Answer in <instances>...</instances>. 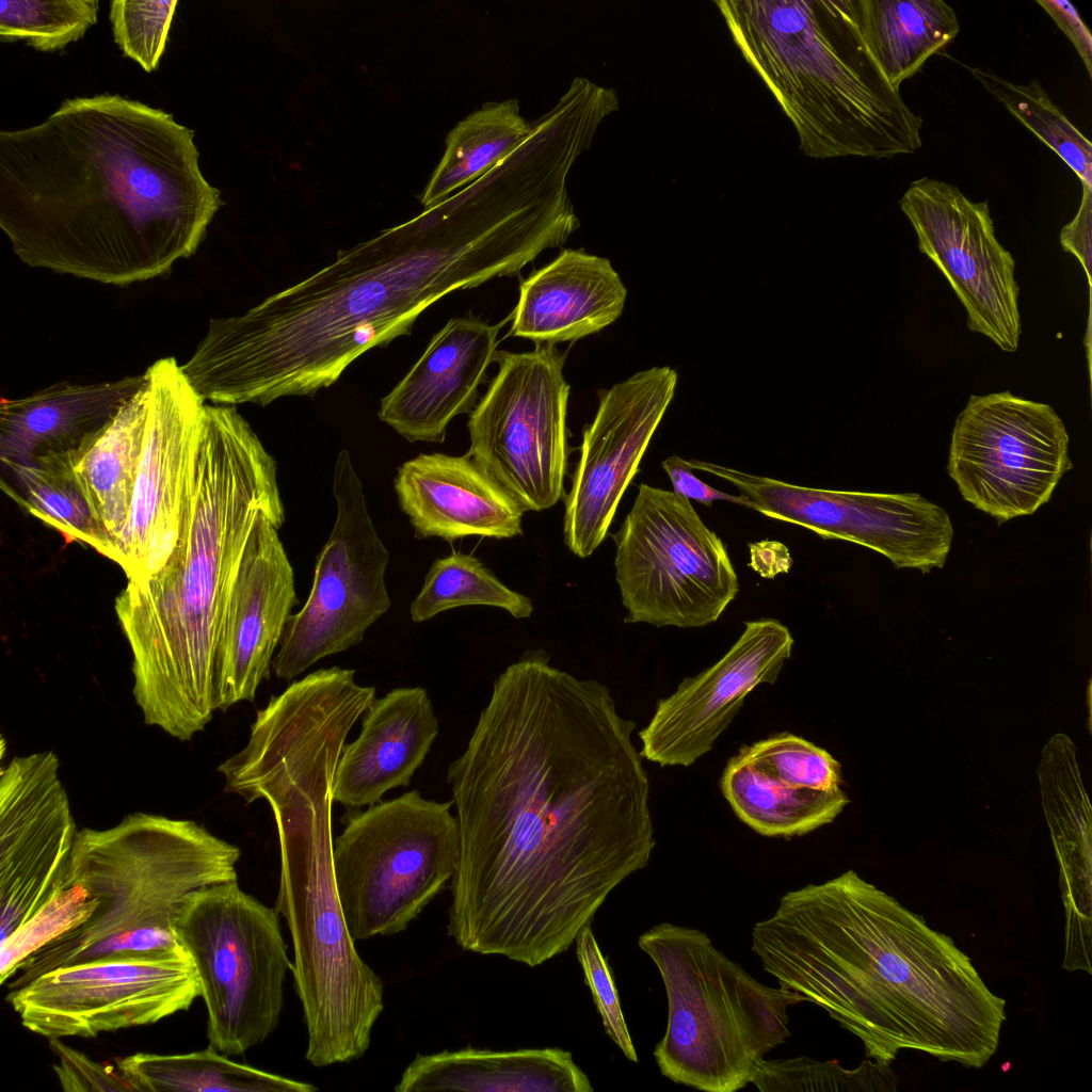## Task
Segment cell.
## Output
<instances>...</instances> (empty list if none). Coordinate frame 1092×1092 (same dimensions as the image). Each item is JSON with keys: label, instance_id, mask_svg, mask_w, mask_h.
Here are the masks:
<instances>
[{"label": "cell", "instance_id": "e575fe53", "mask_svg": "<svg viewBox=\"0 0 1092 1092\" xmlns=\"http://www.w3.org/2000/svg\"><path fill=\"white\" fill-rule=\"evenodd\" d=\"M139 1092H315L312 1083L238 1063L212 1046L182 1055L138 1053L116 1060Z\"/></svg>", "mask_w": 1092, "mask_h": 1092}, {"label": "cell", "instance_id": "f6af8a7d", "mask_svg": "<svg viewBox=\"0 0 1092 1092\" xmlns=\"http://www.w3.org/2000/svg\"><path fill=\"white\" fill-rule=\"evenodd\" d=\"M751 994L757 1012L760 1043L765 1055L790 1035L787 1008L806 1001L804 996L783 987L766 986L752 978Z\"/></svg>", "mask_w": 1092, "mask_h": 1092}, {"label": "cell", "instance_id": "ffe728a7", "mask_svg": "<svg viewBox=\"0 0 1092 1092\" xmlns=\"http://www.w3.org/2000/svg\"><path fill=\"white\" fill-rule=\"evenodd\" d=\"M676 384L674 369L653 367L599 391L597 412L583 429L580 456L563 496L564 544L576 557H590L607 536Z\"/></svg>", "mask_w": 1092, "mask_h": 1092}, {"label": "cell", "instance_id": "603a6c76", "mask_svg": "<svg viewBox=\"0 0 1092 1092\" xmlns=\"http://www.w3.org/2000/svg\"><path fill=\"white\" fill-rule=\"evenodd\" d=\"M841 765L791 733L742 745L720 778L735 815L756 833L790 838L833 822L849 803Z\"/></svg>", "mask_w": 1092, "mask_h": 1092}, {"label": "cell", "instance_id": "4316f807", "mask_svg": "<svg viewBox=\"0 0 1092 1092\" xmlns=\"http://www.w3.org/2000/svg\"><path fill=\"white\" fill-rule=\"evenodd\" d=\"M439 732L422 687H401L374 698L358 737L344 743L333 781V800L354 809L371 806L396 787H407Z\"/></svg>", "mask_w": 1092, "mask_h": 1092}, {"label": "cell", "instance_id": "7bdbcfd3", "mask_svg": "<svg viewBox=\"0 0 1092 1092\" xmlns=\"http://www.w3.org/2000/svg\"><path fill=\"white\" fill-rule=\"evenodd\" d=\"M575 944L585 984L591 990L606 1033L628 1060L638 1062V1055L621 1008L613 974L607 958L599 949L591 925H587L580 931Z\"/></svg>", "mask_w": 1092, "mask_h": 1092}, {"label": "cell", "instance_id": "7dc6e473", "mask_svg": "<svg viewBox=\"0 0 1092 1092\" xmlns=\"http://www.w3.org/2000/svg\"><path fill=\"white\" fill-rule=\"evenodd\" d=\"M661 466L672 483L674 493L688 499H694L707 507H711L716 500H726L750 509V502L745 497L718 491L696 478L688 462L678 455L669 456L662 461Z\"/></svg>", "mask_w": 1092, "mask_h": 1092}, {"label": "cell", "instance_id": "6da1fadb", "mask_svg": "<svg viewBox=\"0 0 1092 1092\" xmlns=\"http://www.w3.org/2000/svg\"><path fill=\"white\" fill-rule=\"evenodd\" d=\"M610 689L526 651L447 770L460 852L448 935L530 967L565 952L656 841L649 781Z\"/></svg>", "mask_w": 1092, "mask_h": 1092}, {"label": "cell", "instance_id": "b9f144b4", "mask_svg": "<svg viewBox=\"0 0 1092 1092\" xmlns=\"http://www.w3.org/2000/svg\"><path fill=\"white\" fill-rule=\"evenodd\" d=\"M176 0H113L109 19L114 42L145 71L158 68L165 51Z\"/></svg>", "mask_w": 1092, "mask_h": 1092}, {"label": "cell", "instance_id": "f546056e", "mask_svg": "<svg viewBox=\"0 0 1092 1092\" xmlns=\"http://www.w3.org/2000/svg\"><path fill=\"white\" fill-rule=\"evenodd\" d=\"M591 1092L569 1051L561 1048L491 1050L466 1047L417 1055L396 1092Z\"/></svg>", "mask_w": 1092, "mask_h": 1092}, {"label": "cell", "instance_id": "ab89813d", "mask_svg": "<svg viewBox=\"0 0 1092 1092\" xmlns=\"http://www.w3.org/2000/svg\"><path fill=\"white\" fill-rule=\"evenodd\" d=\"M752 1083L769 1091H893L897 1077L890 1064L866 1058L849 1070L837 1061H818L808 1057L762 1059Z\"/></svg>", "mask_w": 1092, "mask_h": 1092}, {"label": "cell", "instance_id": "9a60e30c", "mask_svg": "<svg viewBox=\"0 0 1092 1092\" xmlns=\"http://www.w3.org/2000/svg\"><path fill=\"white\" fill-rule=\"evenodd\" d=\"M1072 467L1066 429L1048 404L1009 390L970 396L956 420L948 472L999 524L1033 514Z\"/></svg>", "mask_w": 1092, "mask_h": 1092}, {"label": "cell", "instance_id": "8d00e7d4", "mask_svg": "<svg viewBox=\"0 0 1092 1092\" xmlns=\"http://www.w3.org/2000/svg\"><path fill=\"white\" fill-rule=\"evenodd\" d=\"M971 75L992 97L1053 149L1082 184L1092 187V143L1053 102L1037 79L1017 84L978 67L971 69Z\"/></svg>", "mask_w": 1092, "mask_h": 1092}, {"label": "cell", "instance_id": "8fae6325", "mask_svg": "<svg viewBox=\"0 0 1092 1092\" xmlns=\"http://www.w3.org/2000/svg\"><path fill=\"white\" fill-rule=\"evenodd\" d=\"M452 805L411 790L346 816L333 864L355 942L402 932L450 883L460 852Z\"/></svg>", "mask_w": 1092, "mask_h": 1092}, {"label": "cell", "instance_id": "d6a6232c", "mask_svg": "<svg viewBox=\"0 0 1092 1092\" xmlns=\"http://www.w3.org/2000/svg\"><path fill=\"white\" fill-rule=\"evenodd\" d=\"M855 5L864 42L897 90L960 31L954 10L942 0H855Z\"/></svg>", "mask_w": 1092, "mask_h": 1092}, {"label": "cell", "instance_id": "e0dca14e", "mask_svg": "<svg viewBox=\"0 0 1092 1092\" xmlns=\"http://www.w3.org/2000/svg\"><path fill=\"white\" fill-rule=\"evenodd\" d=\"M690 468L733 484L765 516L885 556L896 568H942L953 539L948 513L918 494L834 491L794 485L700 460Z\"/></svg>", "mask_w": 1092, "mask_h": 1092}, {"label": "cell", "instance_id": "1f68e13d", "mask_svg": "<svg viewBox=\"0 0 1092 1092\" xmlns=\"http://www.w3.org/2000/svg\"><path fill=\"white\" fill-rule=\"evenodd\" d=\"M1043 805L1061 868L1066 920L1091 919V818L1076 750L1059 734L1046 744L1039 770Z\"/></svg>", "mask_w": 1092, "mask_h": 1092}, {"label": "cell", "instance_id": "f1b7e54d", "mask_svg": "<svg viewBox=\"0 0 1092 1092\" xmlns=\"http://www.w3.org/2000/svg\"><path fill=\"white\" fill-rule=\"evenodd\" d=\"M145 373L91 384L61 382L1 399L0 451L5 465L77 447L106 424L145 383Z\"/></svg>", "mask_w": 1092, "mask_h": 1092}, {"label": "cell", "instance_id": "30bf717a", "mask_svg": "<svg viewBox=\"0 0 1092 1092\" xmlns=\"http://www.w3.org/2000/svg\"><path fill=\"white\" fill-rule=\"evenodd\" d=\"M279 916L238 881L195 890L178 909L174 932L199 979L209 1045L223 1055H242L278 1027L292 967Z\"/></svg>", "mask_w": 1092, "mask_h": 1092}, {"label": "cell", "instance_id": "83f0119b", "mask_svg": "<svg viewBox=\"0 0 1092 1092\" xmlns=\"http://www.w3.org/2000/svg\"><path fill=\"white\" fill-rule=\"evenodd\" d=\"M626 296L607 258L565 248L520 283L510 334L536 344L575 341L617 320Z\"/></svg>", "mask_w": 1092, "mask_h": 1092}, {"label": "cell", "instance_id": "3957f363", "mask_svg": "<svg viewBox=\"0 0 1092 1092\" xmlns=\"http://www.w3.org/2000/svg\"><path fill=\"white\" fill-rule=\"evenodd\" d=\"M499 246L443 202L352 247L239 316L211 319L180 365L221 405L315 396L358 356L411 335L443 296L505 276Z\"/></svg>", "mask_w": 1092, "mask_h": 1092}, {"label": "cell", "instance_id": "d4e9b609", "mask_svg": "<svg viewBox=\"0 0 1092 1092\" xmlns=\"http://www.w3.org/2000/svg\"><path fill=\"white\" fill-rule=\"evenodd\" d=\"M499 328L472 316L450 319L381 399L380 420L410 443H443L451 420L477 405Z\"/></svg>", "mask_w": 1092, "mask_h": 1092}, {"label": "cell", "instance_id": "277c9868", "mask_svg": "<svg viewBox=\"0 0 1092 1092\" xmlns=\"http://www.w3.org/2000/svg\"><path fill=\"white\" fill-rule=\"evenodd\" d=\"M752 950L879 1063L913 1049L980 1069L998 1048L1006 1000L950 936L854 870L786 893Z\"/></svg>", "mask_w": 1092, "mask_h": 1092}, {"label": "cell", "instance_id": "d590c367", "mask_svg": "<svg viewBox=\"0 0 1092 1092\" xmlns=\"http://www.w3.org/2000/svg\"><path fill=\"white\" fill-rule=\"evenodd\" d=\"M464 606L500 608L514 619H528L533 612L528 596L503 584L478 558L453 551L432 563L420 592L411 604V619L422 623Z\"/></svg>", "mask_w": 1092, "mask_h": 1092}, {"label": "cell", "instance_id": "8992f818", "mask_svg": "<svg viewBox=\"0 0 1092 1092\" xmlns=\"http://www.w3.org/2000/svg\"><path fill=\"white\" fill-rule=\"evenodd\" d=\"M727 28L810 157L892 158L921 147L922 118L889 85L855 0H719Z\"/></svg>", "mask_w": 1092, "mask_h": 1092}, {"label": "cell", "instance_id": "7c38bea8", "mask_svg": "<svg viewBox=\"0 0 1092 1092\" xmlns=\"http://www.w3.org/2000/svg\"><path fill=\"white\" fill-rule=\"evenodd\" d=\"M613 542L625 623L704 627L739 592L724 543L673 491L640 484Z\"/></svg>", "mask_w": 1092, "mask_h": 1092}, {"label": "cell", "instance_id": "bcb514c9", "mask_svg": "<svg viewBox=\"0 0 1092 1092\" xmlns=\"http://www.w3.org/2000/svg\"><path fill=\"white\" fill-rule=\"evenodd\" d=\"M1063 250L1074 255L1085 270L1091 289L1092 269V187L1082 184L1079 208L1074 219L1060 231Z\"/></svg>", "mask_w": 1092, "mask_h": 1092}, {"label": "cell", "instance_id": "c3c4849f", "mask_svg": "<svg viewBox=\"0 0 1092 1092\" xmlns=\"http://www.w3.org/2000/svg\"><path fill=\"white\" fill-rule=\"evenodd\" d=\"M1044 11L1067 36L1092 77V37L1076 7L1069 1L1038 0Z\"/></svg>", "mask_w": 1092, "mask_h": 1092}, {"label": "cell", "instance_id": "5bb4252c", "mask_svg": "<svg viewBox=\"0 0 1092 1092\" xmlns=\"http://www.w3.org/2000/svg\"><path fill=\"white\" fill-rule=\"evenodd\" d=\"M333 495L337 516L317 558L308 598L288 619L272 661L276 677L287 681L320 659L360 643L391 605L385 583L389 553L348 450L337 456Z\"/></svg>", "mask_w": 1092, "mask_h": 1092}, {"label": "cell", "instance_id": "60d3db41", "mask_svg": "<svg viewBox=\"0 0 1092 1092\" xmlns=\"http://www.w3.org/2000/svg\"><path fill=\"white\" fill-rule=\"evenodd\" d=\"M80 884H65L46 904L0 943V982L5 984L31 953L87 920L98 908Z\"/></svg>", "mask_w": 1092, "mask_h": 1092}, {"label": "cell", "instance_id": "5b68a950", "mask_svg": "<svg viewBox=\"0 0 1092 1092\" xmlns=\"http://www.w3.org/2000/svg\"><path fill=\"white\" fill-rule=\"evenodd\" d=\"M285 511L277 463L235 405H206L181 532L165 565L129 580L115 610L144 722L190 740L215 709L229 597L261 512Z\"/></svg>", "mask_w": 1092, "mask_h": 1092}, {"label": "cell", "instance_id": "ba28073f", "mask_svg": "<svg viewBox=\"0 0 1092 1092\" xmlns=\"http://www.w3.org/2000/svg\"><path fill=\"white\" fill-rule=\"evenodd\" d=\"M240 856L239 847L187 819L134 813L111 829L78 831L65 884H80L99 905L21 961L6 989L64 966L180 948L174 920L182 900L238 881Z\"/></svg>", "mask_w": 1092, "mask_h": 1092}, {"label": "cell", "instance_id": "cb8c5ba5", "mask_svg": "<svg viewBox=\"0 0 1092 1092\" xmlns=\"http://www.w3.org/2000/svg\"><path fill=\"white\" fill-rule=\"evenodd\" d=\"M285 511L261 512L232 584L213 688L215 709L254 702L270 679L274 652L296 604L294 574L278 535Z\"/></svg>", "mask_w": 1092, "mask_h": 1092}, {"label": "cell", "instance_id": "836d02e7", "mask_svg": "<svg viewBox=\"0 0 1092 1092\" xmlns=\"http://www.w3.org/2000/svg\"><path fill=\"white\" fill-rule=\"evenodd\" d=\"M532 123L516 98L485 102L460 121L446 138L444 155L421 195L432 208L494 168L530 134Z\"/></svg>", "mask_w": 1092, "mask_h": 1092}, {"label": "cell", "instance_id": "7a4b0ae2", "mask_svg": "<svg viewBox=\"0 0 1092 1092\" xmlns=\"http://www.w3.org/2000/svg\"><path fill=\"white\" fill-rule=\"evenodd\" d=\"M194 131L127 97L64 100L0 131V227L26 264L126 286L193 255L224 204Z\"/></svg>", "mask_w": 1092, "mask_h": 1092}, {"label": "cell", "instance_id": "4fadbf2b", "mask_svg": "<svg viewBox=\"0 0 1092 1092\" xmlns=\"http://www.w3.org/2000/svg\"><path fill=\"white\" fill-rule=\"evenodd\" d=\"M565 358L552 344L521 353L497 351L498 372L469 415L466 454L525 512L547 510L565 494Z\"/></svg>", "mask_w": 1092, "mask_h": 1092}, {"label": "cell", "instance_id": "d6986e66", "mask_svg": "<svg viewBox=\"0 0 1092 1092\" xmlns=\"http://www.w3.org/2000/svg\"><path fill=\"white\" fill-rule=\"evenodd\" d=\"M899 205L919 251L945 275L967 312L970 331L999 349H1018L1022 321L1015 261L998 241L987 202H973L957 187L922 177Z\"/></svg>", "mask_w": 1092, "mask_h": 1092}, {"label": "cell", "instance_id": "f35d334b", "mask_svg": "<svg viewBox=\"0 0 1092 1092\" xmlns=\"http://www.w3.org/2000/svg\"><path fill=\"white\" fill-rule=\"evenodd\" d=\"M98 11L97 0H1L0 39L22 41L43 52L61 50L84 36Z\"/></svg>", "mask_w": 1092, "mask_h": 1092}, {"label": "cell", "instance_id": "2e32d148", "mask_svg": "<svg viewBox=\"0 0 1092 1092\" xmlns=\"http://www.w3.org/2000/svg\"><path fill=\"white\" fill-rule=\"evenodd\" d=\"M197 997L196 969L180 947L60 967L9 991L6 1000L25 1028L51 1040L156 1024Z\"/></svg>", "mask_w": 1092, "mask_h": 1092}, {"label": "cell", "instance_id": "681fc988", "mask_svg": "<svg viewBox=\"0 0 1092 1092\" xmlns=\"http://www.w3.org/2000/svg\"><path fill=\"white\" fill-rule=\"evenodd\" d=\"M750 566L765 578L788 573L792 565L789 549L776 541H761L750 545Z\"/></svg>", "mask_w": 1092, "mask_h": 1092}, {"label": "cell", "instance_id": "52a82bcc", "mask_svg": "<svg viewBox=\"0 0 1092 1092\" xmlns=\"http://www.w3.org/2000/svg\"><path fill=\"white\" fill-rule=\"evenodd\" d=\"M333 774L294 768L266 781L258 798L273 812L280 851L275 909L286 920L291 973L316 1067L362 1058L384 1010L381 978L355 947L333 864Z\"/></svg>", "mask_w": 1092, "mask_h": 1092}, {"label": "cell", "instance_id": "74e56055", "mask_svg": "<svg viewBox=\"0 0 1092 1092\" xmlns=\"http://www.w3.org/2000/svg\"><path fill=\"white\" fill-rule=\"evenodd\" d=\"M6 466L25 489V498L16 501L61 532L66 544L85 543L97 549L92 513L74 476L67 450L36 456L29 464Z\"/></svg>", "mask_w": 1092, "mask_h": 1092}, {"label": "cell", "instance_id": "44dd1931", "mask_svg": "<svg viewBox=\"0 0 1092 1092\" xmlns=\"http://www.w3.org/2000/svg\"><path fill=\"white\" fill-rule=\"evenodd\" d=\"M51 751L13 757L0 778V943L65 884L78 833Z\"/></svg>", "mask_w": 1092, "mask_h": 1092}, {"label": "cell", "instance_id": "484cf974", "mask_svg": "<svg viewBox=\"0 0 1092 1092\" xmlns=\"http://www.w3.org/2000/svg\"><path fill=\"white\" fill-rule=\"evenodd\" d=\"M394 486L417 539L523 535V508L467 454L420 453L398 468Z\"/></svg>", "mask_w": 1092, "mask_h": 1092}, {"label": "cell", "instance_id": "ac0fdd59", "mask_svg": "<svg viewBox=\"0 0 1092 1092\" xmlns=\"http://www.w3.org/2000/svg\"><path fill=\"white\" fill-rule=\"evenodd\" d=\"M145 375L147 415L131 507L109 557L128 580L156 574L176 546L207 404L174 357L155 362Z\"/></svg>", "mask_w": 1092, "mask_h": 1092}, {"label": "cell", "instance_id": "4dcf8cb0", "mask_svg": "<svg viewBox=\"0 0 1092 1092\" xmlns=\"http://www.w3.org/2000/svg\"><path fill=\"white\" fill-rule=\"evenodd\" d=\"M146 402L147 379L106 424L67 450L74 476L92 513L98 541L96 550L108 558L129 517Z\"/></svg>", "mask_w": 1092, "mask_h": 1092}, {"label": "cell", "instance_id": "9c48e42d", "mask_svg": "<svg viewBox=\"0 0 1092 1092\" xmlns=\"http://www.w3.org/2000/svg\"><path fill=\"white\" fill-rule=\"evenodd\" d=\"M668 998L664 1035L654 1049L661 1074L705 1092L752 1083L764 1059L750 976L697 929L670 922L640 935Z\"/></svg>", "mask_w": 1092, "mask_h": 1092}, {"label": "cell", "instance_id": "7402d4cb", "mask_svg": "<svg viewBox=\"0 0 1092 1092\" xmlns=\"http://www.w3.org/2000/svg\"><path fill=\"white\" fill-rule=\"evenodd\" d=\"M794 640L774 619L744 623V630L714 664L656 703L639 732L640 754L661 767H689L714 745L739 712L748 694L773 685L790 658Z\"/></svg>", "mask_w": 1092, "mask_h": 1092}, {"label": "cell", "instance_id": "ee69618b", "mask_svg": "<svg viewBox=\"0 0 1092 1092\" xmlns=\"http://www.w3.org/2000/svg\"><path fill=\"white\" fill-rule=\"evenodd\" d=\"M50 1048L59 1057L53 1070L64 1091L106 1092L136 1091L133 1083L119 1071L98 1063L85 1054L63 1043L61 1039L48 1040Z\"/></svg>", "mask_w": 1092, "mask_h": 1092}]
</instances>
